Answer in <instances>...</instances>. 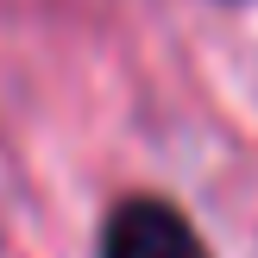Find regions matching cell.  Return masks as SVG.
<instances>
[{"mask_svg": "<svg viewBox=\"0 0 258 258\" xmlns=\"http://www.w3.org/2000/svg\"><path fill=\"white\" fill-rule=\"evenodd\" d=\"M95 258H214L208 239L196 233L176 202L164 196H120L101 221V246Z\"/></svg>", "mask_w": 258, "mask_h": 258, "instance_id": "obj_1", "label": "cell"}]
</instances>
